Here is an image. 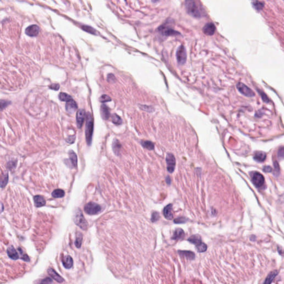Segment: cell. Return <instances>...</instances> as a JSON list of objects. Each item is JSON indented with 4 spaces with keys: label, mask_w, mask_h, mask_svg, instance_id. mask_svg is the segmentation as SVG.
<instances>
[{
    "label": "cell",
    "mask_w": 284,
    "mask_h": 284,
    "mask_svg": "<svg viewBox=\"0 0 284 284\" xmlns=\"http://www.w3.org/2000/svg\"><path fill=\"white\" fill-rule=\"evenodd\" d=\"M185 6L187 12L194 17H202L205 14L204 10L202 6L197 4L194 1H186Z\"/></svg>",
    "instance_id": "1"
},
{
    "label": "cell",
    "mask_w": 284,
    "mask_h": 284,
    "mask_svg": "<svg viewBox=\"0 0 284 284\" xmlns=\"http://www.w3.org/2000/svg\"><path fill=\"white\" fill-rule=\"evenodd\" d=\"M86 125V138L87 144L90 146L92 141V135L93 131V119L90 113L87 114Z\"/></svg>",
    "instance_id": "2"
},
{
    "label": "cell",
    "mask_w": 284,
    "mask_h": 284,
    "mask_svg": "<svg viewBox=\"0 0 284 284\" xmlns=\"http://www.w3.org/2000/svg\"><path fill=\"white\" fill-rule=\"evenodd\" d=\"M73 220L74 223L80 228L82 229V230H85L88 228V223L86 220L85 219V218H84L82 211L80 209H77L75 211Z\"/></svg>",
    "instance_id": "3"
},
{
    "label": "cell",
    "mask_w": 284,
    "mask_h": 284,
    "mask_svg": "<svg viewBox=\"0 0 284 284\" xmlns=\"http://www.w3.org/2000/svg\"><path fill=\"white\" fill-rule=\"evenodd\" d=\"M84 211L89 215H96L100 213L102 210V207L98 204L90 202L87 204L84 207Z\"/></svg>",
    "instance_id": "4"
},
{
    "label": "cell",
    "mask_w": 284,
    "mask_h": 284,
    "mask_svg": "<svg viewBox=\"0 0 284 284\" xmlns=\"http://www.w3.org/2000/svg\"><path fill=\"white\" fill-rule=\"evenodd\" d=\"M250 177L254 185L257 188H261L264 184L265 179L261 174L258 172L250 173Z\"/></svg>",
    "instance_id": "5"
},
{
    "label": "cell",
    "mask_w": 284,
    "mask_h": 284,
    "mask_svg": "<svg viewBox=\"0 0 284 284\" xmlns=\"http://www.w3.org/2000/svg\"><path fill=\"white\" fill-rule=\"evenodd\" d=\"M237 90H239L242 95L246 97H253L255 95L254 92L247 86H246L245 84L241 82H239L237 83Z\"/></svg>",
    "instance_id": "6"
},
{
    "label": "cell",
    "mask_w": 284,
    "mask_h": 284,
    "mask_svg": "<svg viewBox=\"0 0 284 284\" xmlns=\"http://www.w3.org/2000/svg\"><path fill=\"white\" fill-rule=\"evenodd\" d=\"M177 60L179 65H184L186 60V52L185 47L183 46H181L177 50L176 53Z\"/></svg>",
    "instance_id": "7"
},
{
    "label": "cell",
    "mask_w": 284,
    "mask_h": 284,
    "mask_svg": "<svg viewBox=\"0 0 284 284\" xmlns=\"http://www.w3.org/2000/svg\"><path fill=\"white\" fill-rule=\"evenodd\" d=\"M166 162L168 172L172 173L175 167V158L172 153H168L166 157Z\"/></svg>",
    "instance_id": "8"
},
{
    "label": "cell",
    "mask_w": 284,
    "mask_h": 284,
    "mask_svg": "<svg viewBox=\"0 0 284 284\" xmlns=\"http://www.w3.org/2000/svg\"><path fill=\"white\" fill-rule=\"evenodd\" d=\"M160 32L164 36H170L179 35L180 33L174 30L172 28H169L167 26H160L159 28Z\"/></svg>",
    "instance_id": "9"
},
{
    "label": "cell",
    "mask_w": 284,
    "mask_h": 284,
    "mask_svg": "<svg viewBox=\"0 0 284 284\" xmlns=\"http://www.w3.org/2000/svg\"><path fill=\"white\" fill-rule=\"evenodd\" d=\"M69 159L67 160L66 164L71 168H75L77 165V157L73 151H69Z\"/></svg>",
    "instance_id": "10"
},
{
    "label": "cell",
    "mask_w": 284,
    "mask_h": 284,
    "mask_svg": "<svg viewBox=\"0 0 284 284\" xmlns=\"http://www.w3.org/2000/svg\"><path fill=\"white\" fill-rule=\"evenodd\" d=\"M39 32V27L36 25L28 26L26 29V34L30 37H35Z\"/></svg>",
    "instance_id": "11"
},
{
    "label": "cell",
    "mask_w": 284,
    "mask_h": 284,
    "mask_svg": "<svg viewBox=\"0 0 284 284\" xmlns=\"http://www.w3.org/2000/svg\"><path fill=\"white\" fill-rule=\"evenodd\" d=\"M215 30H216V28L214 24L211 22H209L204 26L202 31L205 35L208 36H211L214 34Z\"/></svg>",
    "instance_id": "12"
},
{
    "label": "cell",
    "mask_w": 284,
    "mask_h": 284,
    "mask_svg": "<svg viewBox=\"0 0 284 284\" xmlns=\"http://www.w3.org/2000/svg\"><path fill=\"white\" fill-rule=\"evenodd\" d=\"M85 119V111L83 109H80L77 113V125L79 128L82 127V125Z\"/></svg>",
    "instance_id": "13"
},
{
    "label": "cell",
    "mask_w": 284,
    "mask_h": 284,
    "mask_svg": "<svg viewBox=\"0 0 284 284\" xmlns=\"http://www.w3.org/2000/svg\"><path fill=\"white\" fill-rule=\"evenodd\" d=\"M77 109V104L76 102L73 100H71L66 103V109L69 114H73Z\"/></svg>",
    "instance_id": "14"
},
{
    "label": "cell",
    "mask_w": 284,
    "mask_h": 284,
    "mask_svg": "<svg viewBox=\"0 0 284 284\" xmlns=\"http://www.w3.org/2000/svg\"><path fill=\"white\" fill-rule=\"evenodd\" d=\"M172 204H169L164 208L163 214L165 218L168 220H172L173 218L172 214Z\"/></svg>",
    "instance_id": "15"
},
{
    "label": "cell",
    "mask_w": 284,
    "mask_h": 284,
    "mask_svg": "<svg viewBox=\"0 0 284 284\" xmlns=\"http://www.w3.org/2000/svg\"><path fill=\"white\" fill-rule=\"evenodd\" d=\"M7 255L9 256V258L13 259V260H17L19 258V255L18 254L16 250L14 248V247L12 246H10L9 248L7 250Z\"/></svg>",
    "instance_id": "16"
},
{
    "label": "cell",
    "mask_w": 284,
    "mask_h": 284,
    "mask_svg": "<svg viewBox=\"0 0 284 284\" xmlns=\"http://www.w3.org/2000/svg\"><path fill=\"white\" fill-rule=\"evenodd\" d=\"M47 272L48 274L51 276L53 279H55L56 281H57L58 283H61L64 281L63 279L61 276L59 275L53 269H52V268L48 269Z\"/></svg>",
    "instance_id": "17"
},
{
    "label": "cell",
    "mask_w": 284,
    "mask_h": 284,
    "mask_svg": "<svg viewBox=\"0 0 284 284\" xmlns=\"http://www.w3.org/2000/svg\"><path fill=\"white\" fill-rule=\"evenodd\" d=\"M62 264L65 268L70 269L73 266V259L69 255L65 256V257L62 259Z\"/></svg>",
    "instance_id": "18"
},
{
    "label": "cell",
    "mask_w": 284,
    "mask_h": 284,
    "mask_svg": "<svg viewBox=\"0 0 284 284\" xmlns=\"http://www.w3.org/2000/svg\"><path fill=\"white\" fill-rule=\"evenodd\" d=\"M35 206L36 207H41L46 204V201L43 197L41 195H36L33 198Z\"/></svg>",
    "instance_id": "19"
},
{
    "label": "cell",
    "mask_w": 284,
    "mask_h": 284,
    "mask_svg": "<svg viewBox=\"0 0 284 284\" xmlns=\"http://www.w3.org/2000/svg\"><path fill=\"white\" fill-rule=\"evenodd\" d=\"M100 112H101L102 117V118H103L104 119L107 120L109 118L110 112H109V108L106 105L104 104V105H102L101 106Z\"/></svg>",
    "instance_id": "20"
},
{
    "label": "cell",
    "mask_w": 284,
    "mask_h": 284,
    "mask_svg": "<svg viewBox=\"0 0 284 284\" xmlns=\"http://www.w3.org/2000/svg\"><path fill=\"white\" fill-rule=\"evenodd\" d=\"M267 157V154L263 151H256L254 155V159L256 161L261 162L264 161Z\"/></svg>",
    "instance_id": "21"
},
{
    "label": "cell",
    "mask_w": 284,
    "mask_h": 284,
    "mask_svg": "<svg viewBox=\"0 0 284 284\" xmlns=\"http://www.w3.org/2000/svg\"><path fill=\"white\" fill-rule=\"evenodd\" d=\"M188 241L190 242L191 243H193V244H195L196 246L199 245L200 244H201L202 243L201 237H200V235H194L190 237L188 239Z\"/></svg>",
    "instance_id": "22"
},
{
    "label": "cell",
    "mask_w": 284,
    "mask_h": 284,
    "mask_svg": "<svg viewBox=\"0 0 284 284\" xmlns=\"http://www.w3.org/2000/svg\"><path fill=\"white\" fill-rule=\"evenodd\" d=\"M184 237V232L181 229L178 228L175 230L172 237V239L179 240Z\"/></svg>",
    "instance_id": "23"
},
{
    "label": "cell",
    "mask_w": 284,
    "mask_h": 284,
    "mask_svg": "<svg viewBox=\"0 0 284 284\" xmlns=\"http://www.w3.org/2000/svg\"><path fill=\"white\" fill-rule=\"evenodd\" d=\"M113 150L116 155H119L121 149V144L117 139H114L112 145Z\"/></svg>",
    "instance_id": "24"
},
{
    "label": "cell",
    "mask_w": 284,
    "mask_h": 284,
    "mask_svg": "<svg viewBox=\"0 0 284 284\" xmlns=\"http://www.w3.org/2000/svg\"><path fill=\"white\" fill-rule=\"evenodd\" d=\"M179 254L181 255V256L183 258H185L189 260H193L194 258L195 255L191 251H179Z\"/></svg>",
    "instance_id": "25"
},
{
    "label": "cell",
    "mask_w": 284,
    "mask_h": 284,
    "mask_svg": "<svg viewBox=\"0 0 284 284\" xmlns=\"http://www.w3.org/2000/svg\"><path fill=\"white\" fill-rule=\"evenodd\" d=\"M278 272L277 271H274L270 272L267 276L266 280L264 284H270L272 281L273 279L277 275Z\"/></svg>",
    "instance_id": "26"
},
{
    "label": "cell",
    "mask_w": 284,
    "mask_h": 284,
    "mask_svg": "<svg viewBox=\"0 0 284 284\" xmlns=\"http://www.w3.org/2000/svg\"><path fill=\"white\" fill-rule=\"evenodd\" d=\"M65 192L62 189L55 190L52 193V196L53 198H62L65 196Z\"/></svg>",
    "instance_id": "27"
},
{
    "label": "cell",
    "mask_w": 284,
    "mask_h": 284,
    "mask_svg": "<svg viewBox=\"0 0 284 284\" xmlns=\"http://www.w3.org/2000/svg\"><path fill=\"white\" fill-rule=\"evenodd\" d=\"M141 144H142V146H143L144 148H146L147 149H149L150 151L154 149V144L151 141H143L141 142Z\"/></svg>",
    "instance_id": "28"
},
{
    "label": "cell",
    "mask_w": 284,
    "mask_h": 284,
    "mask_svg": "<svg viewBox=\"0 0 284 284\" xmlns=\"http://www.w3.org/2000/svg\"><path fill=\"white\" fill-rule=\"evenodd\" d=\"M59 99L61 101L67 102L69 100H72V98L70 95H68L66 93H60V94L59 95Z\"/></svg>",
    "instance_id": "29"
},
{
    "label": "cell",
    "mask_w": 284,
    "mask_h": 284,
    "mask_svg": "<svg viewBox=\"0 0 284 284\" xmlns=\"http://www.w3.org/2000/svg\"><path fill=\"white\" fill-rule=\"evenodd\" d=\"M82 239H83V236H82V234L81 232H78L76 235V241H75V245L77 248H81V244H82Z\"/></svg>",
    "instance_id": "30"
},
{
    "label": "cell",
    "mask_w": 284,
    "mask_h": 284,
    "mask_svg": "<svg viewBox=\"0 0 284 284\" xmlns=\"http://www.w3.org/2000/svg\"><path fill=\"white\" fill-rule=\"evenodd\" d=\"M112 122L116 125H120L122 123V120L121 117L116 114H113L112 116Z\"/></svg>",
    "instance_id": "31"
},
{
    "label": "cell",
    "mask_w": 284,
    "mask_h": 284,
    "mask_svg": "<svg viewBox=\"0 0 284 284\" xmlns=\"http://www.w3.org/2000/svg\"><path fill=\"white\" fill-rule=\"evenodd\" d=\"M8 179H9V177L7 174L4 175V176L2 177V179H1V188H2L6 185L8 182Z\"/></svg>",
    "instance_id": "32"
},
{
    "label": "cell",
    "mask_w": 284,
    "mask_h": 284,
    "mask_svg": "<svg viewBox=\"0 0 284 284\" xmlns=\"http://www.w3.org/2000/svg\"><path fill=\"white\" fill-rule=\"evenodd\" d=\"M196 247L198 252L199 253L204 252L205 251H206L207 249V246L204 243H202V242L201 244H200L199 245L197 246Z\"/></svg>",
    "instance_id": "33"
},
{
    "label": "cell",
    "mask_w": 284,
    "mask_h": 284,
    "mask_svg": "<svg viewBox=\"0 0 284 284\" xmlns=\"http://www.w3.org/2000/svg\"><path fill=\"white\" fill-rule=\"evenodd\" d=\"M253 5H254L255 8L256 9H258V10L261 9H263V7H264V4L262 3L261 2H259V1H255V2H254Z\"/></svg>",
    "instance_id": "34"
},
{
    "label": "cell",
    "mask_w": 284,
    "mask_h": 284,
    "mask_svg": "<svg viewBox=\"0 0 284 284\" xmlns=\"http://www.w3.org/2000/svg\"><path fill=\"white\" fill-rule=\"evenodd\" d=\"M82 29L86 31L87 32L90 33L95 34V29H93L92 27H91L90 26H82Z\"/></svg>",
    "instance_id": "35"
},
{
    "label": "cell",
    "mask_w": 284,
    "mask_h": 284,
    "mask_svg": "<svg viewBox=\"0 0 284 284\" xmlns=\"http://www.w3.org/2000/svg\"><path fill=\"white\" fill-rule=\"evenodd\" d=\"M100 102H102V103H105V102H109V101H111V98L107 95H102L100 98Z\"/></svg>",
    "instance_id": "36"
},
{
    "label": "cell",
    "mask_w": 284,
    "mask_h": 284,
    "mask_svg": "<svg viewBox=\"0 0 284 284\" xmlns=\"http://www.w3.org/2000/svg\"><path fill=\"white\" fill-rule=\"evenodd\" d=\"M159 218V214L157 212H154L153 213L152 215H151V221L153 222H155V221L158 220Z\"/></svg>",
    "instance_id": "37"
},
{
    "label": "cell",
    "mask_w": 284,
    "mask_h": 284,
    "mask_svg": "<svg viewBox=\"0 0 284 284\" xmlns=\"http://www.w3.org/2000/svg\"><path fill=\"white\" fill-rule=\"evenodd\" d=\"M187 221V219H185L184 218H177L176 219L174 220V223L177 224H179V223H184Z\"/></svg>",
    "instance_id": "38"
},
{
    "label": "cell",
    "mask_w": 284,
    "mask_h": 284,
    "mask_svg": "<svg viewBox=\"0 0 284 284\" xmlns=\"http://www.w3.org/2000/svg\"><path fill=\"white\" fill-rule=\"evenodd\" d=\"M52 283V280L50 278L47 277L45 279L42 280V281L39 284H51Z\"/></svg>",
    "instance_id": "39"
},
{
    "label": "cell",
    "mask_w": 284,
    "mask_h": 284,
    "mask_svg": "<svg viewBox=\"0 0 284 284\" xmlns=\"http://www.w3.org/2000/svg\"><path fill=\"white\" fill-rule=\"evenodd\" d=\"M278 157L279 158H284V148H281L278 151Z\"/></svg>",
    "instance_id": "40"
},
{
    "label": "cell",
    "mask_w": 284,
    "mask_h": 284,
    "mask_svg": "<svg viewBox=\"0 0 284 284\" xmlns=\"http://www.w3.org/2000/svg\"><path fill=\"white\" fill-rule=\"evenodd\" d=\"M9 102H8V101H6V100H2L1 101V109H2L3 108H4L6 107H7V106L9 105Z\"/></svg>",
    "instance_id": "41"
},
{
    "label": "cell",
    "mask_w": 284,
    "mask_h": 284,
    "mask_svg": "<svg viewBox=\"0 0 284 284\" xmlns=\"http://www.w3.org/2000/svg\"><path fill=\"white\" fill-rule=\"evenodd\" d=\"M50 88L52 90H58L60 88V85L58 84H53L50 86Z\"/></svg>",
    "instance_id": "42"
},
{
    "label": "cell",
    "mask_w": 284,
    "mask_h": 284,
    "mask_svg": "<svg viewBox=\"0 0 284 284\" xmlns=\"http://www.w3.org/2000/svg\"><path fill=\"white\" fill-rule=\"evenodd\" d=\"M16 162H9V163H8V165H9V168L11 169H13V167H15L16 166Z\"/></svg>",
    "instance_id": "43"
},
{
    "label": "cell",
    "mask_w": 284,
    "mask_h": 284,
    "mask_svg": "<svg viewBox=\"0 0 284 284\" xmlns=\"http://www.w3.org/2000/svg\"><path fill=\"white\" fill-rule=\"evenodd\" d=\"M263 170L265 172H271V170H272V168L270 166H266V167H265L264 168H263Z\"/></svg>",
    "instance_id": "44"
},
{
    "label": "cell",
    "mask_w": 284,
    "mask_h": 284,
    "mask_svg": "<svg viewBox=\"0 0 284 284\" xmlns=\"http://www.w3.org/2000/svg\"><path fill=\"white\" fill-rule=\"evenodd\" d=\"M74 139H75V137L74 136H73V137H70L69 138H68L67 139H66V141L69 143H72L74 141Z\"/></svg>",
    "instance_id": "45"
},
{
    "label": "cell",
    "mask_w": 284,
    "mask_h": 284,
    "mask_svg": "<svg viewBox=\"0 0 284 284\" xmlns=\"http://www.w3.org/2000/svg\"><path fill=\"white\" fill-rule=\"evenodd\" d=\"M166 182H167V183L168 184V185H170V183H171V181H170V179L169 177H167V178H166Z\"/></svg>",
    "instance_id": "46"
}]
</instances>
